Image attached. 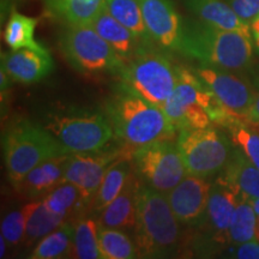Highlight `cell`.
Instances as JSON below:
<instances>
[{
  "label": "cell",
  "mask_w": 259,
  "mask_h": 259,
  "mask_svg": "<svg viewBox=\"0 0 259 259\" xmlns=\"http://www.w3.org/2000/svg\"><path fill=\"white\" fill-rule=\"evenodd\" d=\"M239 196L221 177L211 185L205 215L197 226H204L209 240L216 244L228 242V229L233 213L238 205Z\"/></svg>",
  "instance_id": "obj_15"
},
{
  "label": "cell",
  "mask_w": 259,
  "mask_h": 259,
  "mask_svg": "<svg viewBox=\"0 0 259 259\" xmlns=\"http://www.w3.org/2000/svg\"><path fill=\"white\" fill-rule=\"evenodd\" d=\"M151 40L164 51L179 52L183 21L171 0H139Z\"/></svg>",
  "instance_id": "obj_13"
},
{
  "label": "cell",
  "mask_w": 259,
  "mask_h": 259,
  "mask_svg": "<svg viewBox=\"0 0 259 259\" xmlns=\"http://www.w3.org/2000/svg\"><path fill=\"white\" fill-rule=\"evenodd\" d=\"M2 70L12 80L22 84L37 83L54 70L50 52L21 48L2 56Z\"/></svg>",
  "instance_id": "obj_16"
},
{
  "label": "cell",
  "mask_w": 259,
  "mask_h": 259,
  "mask_svg": "<svg viewBox=\"0 0 259 259\" xmlns=\"http://www.w3.org/2000/svg\"><path fill=\"white\" fill-rule=\"evenodd\" d=\"M247 121L259 127V93H255L253 102H252V106L247 114Z\"/></svg>",
  "instance_id": "obj_36"
},
{
  "label": "cell",
  "mask_w": 259,
  "mask_h": 259,
  "mask_svg": "<svg viewBox=\"0 0 259 259\" xmlns=\"http://www.w3.org/2000/svg\"><path fill=\"white\" fill-rule=\"evenodd\" d=\"M74 222L66 221L41 239L32 250L29 258L31 259H59L72 254Z\"/></svg>",
  "instance_id": "obj_26"
},
{
  "label": "cell",
  "mask_w": 259,
  "mask_h": 259,
  "mask_svg": "<svg viewBox=\"0 0 259 259\" xmlns=\"http://www.w3.org/2000/svg\"><path fill=\"white\" fill-rule=\"evenodd\" d=\"M179 53L215 69L242 70L252 59L251 36L215 27L200 19L185 18Z\"/></svg>",
  "instance_id": "obj_2"
},
{
  "label": "cell",
  "mask_w": 259,
  "mask_h": 259,
  "mask_svg": "<svg viewBox=\"0 0 259 259\" xmlns=\"http://www.w3.org/2000/svg\"><path fill=\"white\" fill-rule=\"evenodd\" d=\"M134 168L132 153L131 156H128V154H125L113 162L112 166L107 170L99 190L94 196L92 203H90V213L99 215L103 209L107 208L119 196L131 174L135 171Z\"/></svg>",
  "instance_id": "obj_22"
},
{
  "label": "cell",
  "mask_w": 259,
  "mask_h": 259,
  "mask_svg": "<svg viewBox=\"0 0 259 259\" xmlns=\"http://www.w3.org/2000/svg\"><path fill=\"white\" fill-rule=\"evenodd\" d=\"M36 25V18L28 17V16L19 14L18 11H12L4 32V40L6 45L11 50L31 48V50L46 51V48L41 46L34 38Z\"/></svg>",
  "instance_id": "obj_28"
},
{
  "label": "cell",
  "mask_w": 259,
  "mask_h": 259,
  "mask_svg": "<svg viewBox=\"0 0 259 259\" xmlns=\"http://www.w3.org/2000/svg\"><path fill=\"white\" fill-rule=\"evenodd\" d=\"M211 185L205 178L187 176L166 194L181 225L197 226L205 215Z\"/></svg>",
  "instance_id": "obj_14"
},
{
  "label": "cell",
  "mask_w": 259,
  "mask_h": 259,
  "mask_svg": "<svg viewBox=\"0 0 259 259\" xmlns=\"http://www.w3.org/2000/svg\"><path fill=\"white\" fill-rule=\"evenodd\" d=\"M70 153L47 158L29 171L15 189L27 198L46 196L52 189L63 181Z\"/></svg>",
  "instance_id": "obj_18"
},
{
  "label": "cell",
  "mask_w": 259,
  "mask_h": 259,
  "mask_svg": "<svg viewBox=\"0 0 259 259\" xmlns=\"http://www.w3.org/2000/svg\"><path fill=\"white\" fill-rule=\"evenodd\" d=\"M252 205H253L255 213H257V215H259V198L252 200Z\"/></svg>",
  "instance_id": "obj_39"
},
{
  "label": "cell",
  "mask_w": 259,
  "mask_h": 259,
  "mask_svg": "<svg viewBox=\"0 0 259 259\" xmlns=\"http://www.w3.org/2000/svg\"><path fill=\"white\" fill-rule=\"evenodd\" d=\"M257 213L251 200H239L228 229V242L241 245L255 240Z\"/></svg>",
  "instance_id": "obj_31"
},
{
  "label": "cell",
  "mask_w": 259,
  "mask_h": 259,
  "mask_svg": "<svg viewBox=\"0 0 259 259\" xmlns=\"http://www.w3.org/2000/svg\"><path fill=\"white\" fill-rule=\"evenodd\" d=\"M132 161L139 179L145 185L167 194L187 176L177 144L158 141L132 150Z\"/></svg>",
  "instance_id": "obj_10"
},
{
  "label": "cell",
  "mask_w": 259,
  "mask_h": 259,
  "mask_svg": "<svg viewBox=\"0 0 259 259\" xmlns=\"http://www.w3.org/2000/svg\"><path fill=\"white\" fill-rule=\"evenodd\" d=\"M255 240L259 242V215H257V226H255Z\"/></svg>",
  "instance_id": "obj_40"
},
{
  "label": "cell",
  "mask_w": 259,
  "mask_h": 259,
  "mask_svg": "<svg viewBox=\"0 0 259 259\" xmlns=\"http://www.w3.org/2000/svg\"><path fill=\"white\" fill-rule=\"evenodd\" d=\"M139 185L141 179L135 170L119 196L99 213V226L125 232L135 229Z\"/></svg>",
  "instance_id": "obj_17"
},
{
  "label": "cell",
  "mask_w": 259,
  "mask_h": 259,
  "mask_svg": "<svg viewBox=\"0 0 259 259\" xmlns=\"http://www.w3.org/2000/svg\"><path fill=\"white\" fill-rule=\"evenodd\" d=\"M42 202L50 211L66 220H77L84 215L87 209H89L77 186L65 180L44 196Z\"/></svg>",
  "instance_id": "obj_25"
},
{
  "label": "cell",
  "mask_w": 259,
  "mask_h": 259,
  "mask_svg": "<svg viewBox=\"0 0 259 259\" xmlns=\"http://www.w3.org/2000/svg\"><path fill=\"white\" fill-rule=\"evenodd\" d=\"M3 151L6 173L14 187L47 158L67 154L44 125L29 119L16 121L6 130L3 137Z\"/></svg>",
  "instance_id": "obj_4"
},
{
  "label": "cell",
  "mask_w": 259,
  "mask_h": 259,
  "mask_svg": "<svg viewBox=\"0 0 259 259\" xmlns=\"http://www.w3.org/2000/svg\"><path fill=\"white\" fill-rule=\"evenodd\" d=\"M235 257L240 259H259V242L252 240L239 245Z\"/></svg>",
  "instance_id": "obj_35"
},
{
  "label": "cell",
  "mask_w": 259,
  "mask_h": 259,
  "mask_svg": "<svg viewBox=\"0 0 259 259\" xmlns=\"http://www.w3.org/2000/svg\"><path fill=\"white\" fill-rule=\"evenodd\" d=\"M231 132L232 142L259 169V128L247 120L232 118L225 125Z\"/></svg>",
  "instance_id": "obj_32"
},
{
  "label": "cell",
  "mask_w": 259,
  "mask_h": 259,
  "mask_svg": "<svg viewBox=\"0 0 259 259\" xmlns=\"http://www.w3.org/2000/svg\"><path fill=\"white\" fill-rule=\"evenodd\" d=\"M125 155L120 149L111 150L85 151V153L70 154L66 168H65V181L72 183L79 190L84 202L90 206V203L101 185L107 170L114 161Z\"/></svg>",
  "instance_id": "obj_11"
},
{
  "label": "cell",
  "mask_w": 259,
  "mask_h": 259,
  "mask_svg": "<svg viewBox=\"0 0 259 259\" xmlns=\"http://www.w3.org/2000/svg\"><path fill=\"white\" fill-rule=\"evenodd\" d=\"M220 177L235 191L240 200L252 202L259 198V169L240 149L232 151Z\"/></svg>",
  "instance_id": "obj_19"
},
{
  "label": "cell",
  "mask_w": 259,
  "mask_h": 259,
  "mask_svg": "<svg viewBox=\"0 0 259 259\" xmlns=\"http://www.w3.org/2000/svg\"><path fill=\"white\" fill-rule=\"evenodd\" d=\"M52 17L65 25H92L105 9L106 0H44Z\"/></svg>",
  "instance_id": "obj_23"
},
{
  "label": "cell",
  "mask_w": 259,
  "mask_h": 259,
  "mask_svg": "<svg viewBox=\"0 0 259 259\" xmlns=\"http://www.w3.org/2000/svg\"><path fill=\"white\" fill-rule=\"evenodd\" d=\"M183 3L193 15L205 23L251 36L250 25L239 18L225 0H183Z\"/></svg>",
  "instance_id": "obj_21"
},
{
  "label": "cell",
  "mask_w": 259,
  "mask_h": 259,
  "mask_svg": "<svg viewBox=\"0 0 259 259\" xmlns=\"http://www.w3.org/2000/svg\"><path fill=\"white\" fill-rule=\"evenodd\" d=\"M177 147L187 174L205 179L226 167L233 151L229 142L211 126L180 130Z\"/></svg>",
  "instance_id": "obj_9"
},
{
  "label": "cell",
  "mask_w": 259,
  "mask_h": 259,
  "mask_svg": "<svg viewBox=\"0 0 259 259\" xmlns=\"http://www.w3.org/2000/svg\"><path fill=\"white\" fill-rule=\"evenodd\" d=\"M258 85H259V79H258Z\"/></svg>",
  "instance_id": "obj_41"
},
{
  "label": "cell",
  "mask_w": 259,
  "mask_h": 259,
  "mask_svg": "<svg viewBox=\"0 0 259 259\" xmlns=\"http://www.w3.org/2000/svg\"><path fill=\"white\" fill-rule=\"evenodd\" d=\"M2 235L8 244L18 245L24 240L25 235V216L23 210H15L9 212L2 221Z\"/></svg>",
  "instance_id": "obj_33"
},
{
  "label": "cell",
  "mask_w": 259,
  "mask_h": 259,
  "mask_svg": "<svg viewBox=\"0 0 259 259\" xmlns=\"http://www.w3.org/2000/svg\"><path fill=\"white\" fill-rule=\"evenodd\" d=\"M42 125L70 154L99 150L106 147L114 136L107 115L99 112L72 109L52 113Z\"/></svg>",
  "instance_id": "obj_8"
},
{
  "label": "cell",
  "mask_w": 259,
  "mask_h": 259,
  "mask_svg": "<svg viewBox=\"0 0 259 259\" xmlns=\"http://www.w3.org/2000/svg\"><path fill=\"white\" fill-rule=\"evenodd\" d=\"M180 225L166 194L141 181L134 229L138 258H170L176 255L183 239Z\"/></svg>",
  "instance_id": "obj_3"
},
{
  "label": "cell",
  "mask_w": 259,
  "mask_h": 259,
  "mask_svg": "<svg viewBox=\"0 0 259 259\" xmlns=\"http://www.w3.org/2000/svg\"><path fill=\"white\" fill-rule=\"evenodd\" d=\"M251 30L252 34H253L255 45H257V47L259 48V17L255 18L251 23Z\"/></svg>",
  "instance_id": "obj_37"
},
{
  "label": "cell",
  "mask_w": 259,
  "mask_h": 259,
  "mask_svg": "<svg viewBox=\"0 0 259 259\" xmlns=\"http://www.w3.org/2000/svg\"><path fill=\"white\" fill-rule=\"evenodd\" d=\"M118 74L122 87L161 109L179 82V67L153 48L139 51Z\"/></svg>",
  "instance_id": "obj_6"
},
{
  "label": "cell",
  "mask_w": 259,
  "mask_h": 259,
  "mask_svg": "<svg viewBox=\"0 0 259 259\" xmlns=\"http://www.w3.org/2000/svg\"><path fill=\"white\" fill-rule=\"evenodd\" d=\"M6 245H8V241L4 236H0V258H4L6 253Z\"/></svg>",
  "instance_id": "obj_38"
},
{
  "label": "cell",
  "mask_w": 259,
  "mask_h": 259,
  "mask_svg": "<svg viewBox=\"0 0 259 259\" xmlns=\"http://www.w3.org/2000/svg\"><path fill=\"white\" fill-rule=\"evenodd\" d=\"M162 109L179 131L209 127L211 122L225 126L233 118L193 71L180 67L179 82Z\"/></svg>",
  "instance_id": "obj_5"
},
{
  "label": "cell",
  "mask_w": 259,
  "mask_h": 259,
  "mask_svg": "<svg viewBox=\"0 0 259 259\" xmlns=\"http://www.w3.org/2000/svg\"><path fill=\"white\" fill-rule=\"evenodd\" d=\"M99 248L102 259L138 258L135 240L128 238L125 231L99 226Z\"/></svg>",
  "instance_id": "obj_30"
},
{
  "label": "cell",
  "mask_w": 259,
  "mask_h": 259,
  "mask_svg": "<svg viewBox=\"0 0 259 259\" xmlns=\"http://www.w3.org/2000/svg\"><path fill=\"white\" fill-rule=\"evenodd\" d=\"M233 11L251 27V23L259 17V0H225Z\"/></svg>",
  "instance_id": "obj_34"
},
{
  "label": "cell",
  "mask_w": 259,
  "mask_h": 259,
  "mask_svg": "<svg viewBox=\"0 0 259 259\" xmlns=\"http://www.w3.org/2000/svg\"><path fill=\"white\" fill-rule=\"evenodd\" d=\"M22 210L25 216V235L23 242L27 246L38 242L44 236L50 234L63 223L71 221L50 211L42 199L27 204Z\"/></svg>",
  "instance_id": "obj_24"
},
{
  "label": "cell",
  "mask_w": 259,
  "mask_h": 259,
  "mask_svg": "<svg viewBox=\"0 0 259 259\" xmlns=\"http://www.w3.org/2000/svg\"><path fill=\"white\" fill-rule=\"evenodd\" d=\"M92 27L118 52L119 56L125 61L131 59L139 51L148 48L142 45L128 28L113 17L106 6L93 22Z\"/></svg>",
  "instance_id": "obj_20"
},
{
  "label": "cell",
  "mask_w": 259,
  "mask_h": 259,
  "mask_svg": "<svg viewBox=\"0 0 259 259\" xmlns=\"http://www.w3.org/2000/svg\"><path fill=\"white\" fill-rule=\"evenodd\" d=\"M105 114L115 137L134 150L154 142L170 141L177 131L163 109L145 101L121 84L106 102Z\"/></svg>",
  "instance_id": "obj_1"
},
{
  "label": "cell",
  "mask_w": 259,
  "mask_h": 259,
  "mask_svg": "<svg viewBox=\"0 0 259 259\" xmlns=\"http://www.w3.org/2000/svg\"><path fill=\"white\" fill-rule=\"evenodd\" d=\"M204 85L215 95L227 113L233 118L247 120V114L255 93L245 80L226 70L211 66L192 70Z\"/></svg>",
  "instance_id": "obj_12"
},
{
  "label": "cell",
  "mask_w": 259,
  "mask_h": 259,
  "mask_svg": "<svg viewBox=\"0 0 259 259\" xmlns=\"http://www.w3.org/2000/svg\"><path fill=\"white\" fill-rule=\"evenodd\" d=\"M99 223L88 216H80L74 222L72 254L77 259H99L101 252L99 248Z\"/></svg>",
  "instance_id": "obj_29"
},
{
  "label": "cell",
  "mask_w": 259,
  "mask_h": 259,
  "mask_svg": "<svg viewBox=\"0 0 259 259\" xmlns=\"http://www.w3.org/2000/svg\"><path fill=\"white\" fill-rule=\"evenodd\" d=\"M58 44L71 66L85 74L119 73L126 63L92 25H65Z\"/></svg>",
  "instance_id": "obj_7"
},
{
  "label": "cell",
  "mask_w": 259,
  "mask_h": 259,
  "mask_svg": "<svg viewBox=\"0 0 259 259\" xmlns=\"http://www.w3.org/2000/svg\"><path fill=\"white\" fill-rule=\"evenodd\" d=\"M106 8L113 17L134 32L144 47L155 45L145 27L139 0H106Z\"/></svg>",
  "instance_id": "obj_27"
}]
</instances>
